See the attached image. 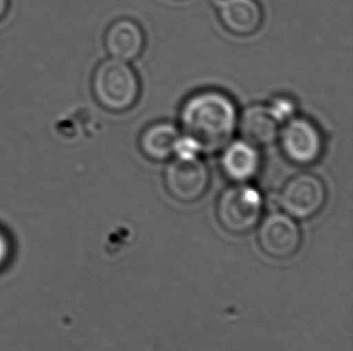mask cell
I'll return each instance as SVG.
<instances>
[{
  "instance_id": "cell-1",
  "label": "cell",
  "mask_w": 353,
  "mask_h": 351,
  "mask_svg": "<svg viewBox=\"0 0 353 351\" xmlns=\"http://www.w3.org/2000/svg\"><path fill=\"white\" fill-rule=\"evenodd\" d=\"M238 109L230 95L217 89L192 94L180 111V131L199 153L222 151L238 127Z\"/></svg>"
},
{
  "instance_id": "cell-9",
  "label": "cell",
  "mask_w": 353,
  "mask_h": 351,
  "mask_svg": "<svg viewBox=\"0 0 353 351\" xmlns=\"http://www.w3.org/2000/svg\"><path fill=\"white\" fill-rule=\"evenodd\" d=\"M104 45L111 58L127 63L134 61L145 46L143 28L133 19H117L106 30Z\"/></svg>"
},
{
  "instance_id": "cell-8",
  "label": "cell",
  "mask_w": 353,
  "mask_h": 351,
  "mask_svg": "<svg viewBox=\"0 0 353 351\" xmlns=\"http://www.w3.org/2000/svg\"><path fill=\"white\" fill-rule=\"evenodd\" d=\"M281 125L269 105H251L239 116L236 130L246 142L267 147L276 141Z\"/></svg>"
},
{
  "instance_id": "cell-14",
  "label": "cell",
  "mask_w": 353,
  "mask_h": 351,
  "mask_svg": "<svg viewBox=\"0 0 353 351\" xmlns=\"http://www.w3.org/2000/svg\"><path fill=\"white\" fill-rule=\"evenodd\" d=\"M11 254V246H10L9 238L6 237L1 230H0V268L9 260Z\"/></svg>"
},
{
  "instance_id": "cell-2",
  "label": "cell",
  "mask_w": 353,
  "mask_h": 351,
  "mask_svg": "<svg viewBox=\"0 0 353 351\" xmlns=\"http://www.w3.org/2000/svg\"><path fill=\"white\" fill-rule=\"evenodd\" d=\"M92 93L103 109L124 112L138 101L140 81L128 63L110 58L101 62L93 72Z\"/></svg>"
},
{
  "instance_id": "cell-12",
  "label": "cell",
  "mask_w": 353,
  "mask_h": 351,
  "mask_svg": "<svg viewBox=\"0 0 353 351\" xmlns=\"http://www.w3.org/2000/svg\"><path fill=\"white\" fill-rule=\"evenodd\" d=\"M181 131L170 122H156L148 125L139 138V147L145 157L152 162H168L175 157Z\"/></svg>"
},
{
  "instance_id": "cell-10",
  "label": "cell",
  "mask_w": 353,
  "mask_h": 351,
  "mask_svg": "<svg viewBox=\"0 0 353 351\" xmlns=\"http://www.w3.org/2000/svg\"><path fill=\"white\" fill-rule=\"evenodd\" d=\"M217 14L230 33L248 36L263 23V9L257 0H221Z\"/></svg>"
},
{
  "instance_id": "cell-15",
  "label": "cell",
  "mask_w": 353,
  "mask_h": 351,
  "mask_svg": "<svg viewBox=\"0 0 353 351\" xmlns=\"http://www.w3.org/2000/svg\"><path fill=\"white\" fill-rule=\"evenodd\" d=\"M9 8V0H0V19L4 17Z\"/></svg>"
},
{
  "instance_id": "cell-4",
  "label": "cell",
  "mask_w": 353,
  "mask_h": 351,
  "mask_svg": "<svg viewBox=\"0 0 353 351\" xmlns=\"http://www.w3.org/2000/svg\"><path fill=\"white\" fill-rule=\"evenodd\" d=\"M164 185L172 199L193 204L209 189L210 171L199 154H176L164 170Z\"/></svg>"
},
{
  "instance_id": "cell-11",
  "label": "cell",
  "mask_w": 353,
  "mask_h": 351,
  "mask_svg": "<svg viewBox=\"0 0 353 351\" xmlns=\"http://www.w3.org/2000/svg\"><path fill=\"white\" fill-rule=\"evenodd\" d=\"M221 156V169L228 180L234 183H248L257 175L261 156L257 147L245 140L230 141Z\"/></svg>"
},
{
  "instance_id": "cell-3",
  "label": "cell",
  "mask_w": 353,
  "mask_h": 351,
  "mask_svg": "<svg viewBox=\"0 0 353 351\" xmlns=\"http://www.w3.org/2000/svg\"><path fill=\"white\" fill-rule=\"evenodd\" d=\"M264 201L252 185L235 183L221 193L216 202V217L225 231L243 236L258 226L263 217Z\"/></svg>"
},
{
  "instance_id": "cell-5",
  "label": "cell",
  "mask_w": 353,
  "mask_h": 351,
  "mask_svg": "<svg viewBox=\"0 0 353 351\" xmlns=\"http://www.w3.org/2000/svg\"><path fill=\"white\" fill-rule=\"evenodd\" d=\"M327 189L323 180L312 173L292 177L279 195V204L285 213L296 220L314 218L325 207Z\"/></svg>"
},
{
  "instance_id": "cell-6",
  "label": "cell",
  "mask_w": 353,
  "mask_h": 351,
  "mask_svg": "<svg viewBox=\"0 0 353 351\" xmlns=\"http://www.w3.org/2000/svg\"><path fill=\"white\" fill-rule=\"evenodd\" d=\"M258 246L275 260L294 257L303 244L299 224L285 212H272L261 219L257 230Z\"/></svg>"
},
{
  "instance_id": "cell-13",
  "label": "cell",
  "mask_w": 353,
  "mask_h": 351,
  "mask_svg": "<svg viewBox=\"0 0 353 351\" xmlns=\"http://www.w3.org/2000/svg\"><path fill=\"white\" fill-rule=\"evenodd\" d=\"M272 112L276 114L277 118L280 119L282 124L286 123L288 119L296 116V106L294 103L288 98H276L269 105Z\"/></svg>"
},
{
  "instance_id": "cell-7",
  "label": "cell",
  "mask_w": 353,
  "mask_h": 351,
  "mask_svg": "<svg viewBox=\"0 0 353 351\" xmlns=\"http://www.w3.org/2000/svg\"><path fill=\"white\" fill-rule=\"evenodd\" d=\"M279 142L285 157L290 162L307 167L317 162L323 152V136L312 120L292 117L281 127Z\"/></svg>"
}]
</instances>
